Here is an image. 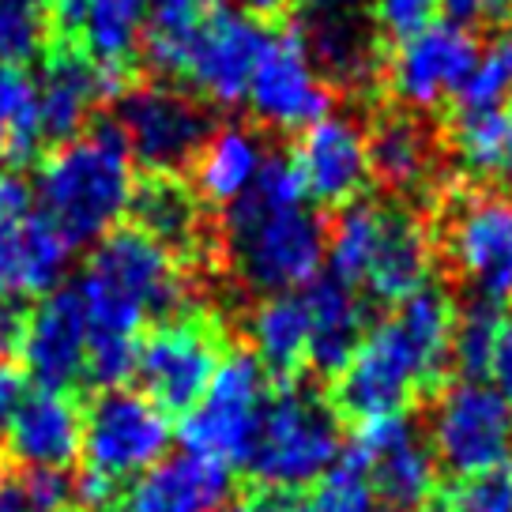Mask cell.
<instances>
[{
	"label": "cell",
	"mask_w": 512,
	"mask_h": 512,
	"mask_svg": "<svg viewBox=\"0 0 512 512\" xmlns=\"http://www.w3.org/2000/svg\"><path fill=\"white\" fill-rule=\"evenodd\" d=\"M181 256L162 249L136 226H113L76 279L87 313V377L98 392L121 388L136 373V351L147 317H177L185 302Z\"/></svg>",
	"instance_id": "6da1fadb"
},
{
	"label": "cell",
	"mask_w": 512,
	"mask_h": 512,
	"mask_svg": "<svg viewBox=\"0 0 512 512\" xmlns=\"http://www.w3.org/2000/svg\"><path fill=\"white\" fill-rule=\"evenodd\" d=\"M132 185V147L121 125L95 121L76 140L49 147L31 189L38 211L76 249L110 234L128 211Z\"/></svg>",
	"instance_id": "7a4b0ae2"
},
{
	"label": "cell",
	"mask_w": 512,
	"mask_h": 512,
	"mask_svg": "<svg viewBox=\"0 0 512 512\" xmlns=\"http://www.w3.org/2000/svg\"><path fill=\"white\" fill-rule=\"evenodd\" d=\"M174 441L170 415L140 388H106L83 415V475L76 482L83 512H102L117 490L166 460Z\"/></svg>",
	"instance_id": "3957f363"
},
{
	"label": "cell",
	"mask_w": 512,
	"mask_h": 512,
	"mask_svg": "<svg viewBox=\"0 0 512 512\" xmlns=\"http://www.w3.org/2000/svg\"><path fill=\"white\" fill-rule=\"evenodd\" d=\"M226 249L245 287L268 294H294L320 279V264L328 256V226L317 211L298 208H226Z\"/></svg>",
	"instance_id": "277c9868"
},
{
	"label": "cell",
	"mask_w": 512,
	"mask_h": 512,
	"mask_svg": "<svg viewBox=\"0 0 512 512\" xmlns=\"http://www.w3.org/2000/svg\"><path fill=\"white\" fill-rule=\"evenodd\" d=\"M343 456L339 415L328 400L302 384H279L268 396L260 437L249 456V475L275 494L320 482Z\"/></svg>",
	"instance_id": "5b68a950"
},
{
	"label": "cell",
	"mask_w": 512,
	"mask_h": 512,
	"mask_svg": "<svg viewBox=\"0 0 512 512\" xmlns=\"http://www.w3.org/2000/svg\"><path fill=\"white\" fill-rule=\"evenodd\" d=\"M332 381L336 384H332L328 403L336 407V415L354 418L358 426L407 415V407L418 396L441 388L422 362V354L411 347V339L403 336L392 317L369 328L358 351L351 354V362Z\"/></svg>",
	"instance_id": "8992f818"
},
{
	"label": "cell",
	"mask_w": 512,
	"mask_h": 512,
	"mask_svg": "<svg viewBox=\"0 0 512 512\" xmlns=\"http://www.w3.org/2000/svg\"><path fill=\"white\" fill-rule=\"evenodd\" d=\"M230 354L219 320L208 313H181L159 320L140 336L136 351V381L147 400L166 415H189L204 400L215 373Z\"/></svg>",
	"instance_id": "52a82bcc"
},
{
	"label": "cell",
	"mask_w": 512,
	"mask_h": 512,
	"mask_svg": "<svg viewBox=\"0 0 512 512\" xmlns=\"http://www.w3.org/2000/svg\"><path fill=\"white\" fill-rule=\"evenodd\" d=\"M268 373L249 351H230L215 373L204 400L181 418L177 437L185 452L204 456L215 464H249L268 407Z\"/></svg>",
	"instance_id": "ba28073f"
},
{
	"label": "cell",
	"mask_w": 512,
	"mask_h": 512,
	"mask_svg": "<svg viewBox=\"0 0 512 512\" xmlns=\"http://www.w3.org/2000/svg\"><path fill=\"white\" fill-rule=\"evenodd\" d=\"M332 98L336 95L313 61L302 27L290 19L272 23L268 46L256 61L245 95L256 121L283 132H305L332 113Z\"/></svg>",
	"instance_id": "9c48e42d"
},
{
	"label": "cell",
	"mask_w": 512,
	"mask_h": 512,
	"mask_svg": "<svg viewBox=\"0 0 512 512\" xmlns=\"http://www.w3.org/2000/svg\"><path fill=\"white\" fill-rule=\"evenodd\" d=\"M72 245L38 211L31 181L0 174V294L4 298H46L57 290Z\"/></svg>",
	"instance_id": "30bf717a"
},
{
	"label": "cell",
	"mask_w": 512,
	"mask_h": 512,
	"mask_svg": "<svg viewBox=\"0 0 512 512\" xmlns=\"http://www.w3.org/2000/svg\"><path fill=\"white\" fill-rule=\"evenodd\" d=\"M117 125L132 147V159L162 174L189 166L211 136L208 110L196 95L170 83H132L117 98Z\"/></svg>",
	"instance_id": "8fae6325"
},
{
	"label": "cell",
	"mask_w": 512,
	"mask_h": 512,
	"mask_svg": "<svg viewBox=\"0 0 512 512\" xmlns=\"http://www.w3.org/2000/svg\"><path fill=\"white\" fill-rule=\"evenodd\" d=\"M268 34L272 27L264 16L215 0L192 38L181 80L211 106L234 110L249 95V80H253L260 53L268 46Z\"/></svg>",
	"instance_id": "7c38bea8"
},
{
	"label": "cell",
	"mask_w": 512,
	"mask_h": 512,
	"mask_svg": "<svg viewBox=\"0 0 512 512\" xmlns=\"http://www.w3.org/2000/svg\"><path fill=\"white\" fill-rule=\"evenodd\" d=\"M430 448L460 479L501 464L512 452V407L486 381L448 384L433 407Z\"/></svg>",
	"instance_id": "4fadbf2b"
},
{
	"label": "cell",
	"mask_w": 512,
	"mask_h": 512,
	"mask_svg": "<svg viewBox=\"0 0 512 512\" xmlns=\"http://www.w3.org/2000/svg\"><path fill=\"white\" fill-rule=\"evenodd\" d=\"M354 464L366 471L369 486L381 505L396 512H418L437 497V456L430 437L407 415L381 418L358 426L351 448H343Z\"/></svg>",
	"instance_id": "5bb4252c"
},
{
	"label": "cell",
	"mask_w": 512,
	"mask_h": 512,
	"mask_svg": "<svg viewBox=\"0 0 512 512\" xmlns=\"http://www.w3.org/2000/svg\"><path fill=\"white\" fill-rule=\"evenodd\" d=\"M479 38L456 19H433L426 31L396 42L384 57L388 91L411 110H433L460 95V87L479 64Z\"/></svg>",
	"instance_id": "9a60e30c"
},
{
	"label": "cell",
	"mask_w": 512,
	"mask_h": 512,
	"mask_svg": "<svg viewBox=\"0 0 512 512\" xmlns=\"http://www.w3.org/2000/svg\"><path fill=\"white\" fill-rule=\"evenodd\" d=\"M448 260L475 287V298H512V196L479 192L456 200L445 230Z\"/></svg>",
	"instance_id": "2e32d148"
},
{
	"label": "cell",
	"mask_w": 512,
	"mask_h": 512,
	"mask_svg": "<svg viewBox=\"0 0 512 512\" xmlns=\"http://www.w3.org/2000/svg\"><path fill=\"white\" fill-rule=\"evenodd\" d=\"M23 373L34 388L72 392L87 377V313L76 287L49 290L27 317V336L19 351Z\"/></svg>",
	"instance_id": "e0dca14e"
},
{
	"label": "cell",
	"mask_w": 512,
	"mask_h": 512,
	"mask_svg": "<svg viewBox=\"0 0 512 512\" xmlns=\"http://www.w3.org/2000/svg\"><path fill=\"white\" fill-rule=\"evenodd\" d=\"M290 159L305 181V196H313L317 204L336 211L362 200L369 177H373L369 174L366 132L354 125L351 117L328 113L324 121L309 125L298 136Z\"/></svg>",
	"instance_id": "ac0fdd59"
},
{
	"label": "cell",
	"mask_w": 512,
	"mask_h": 512,
	"mask_svg": "<svg viewBox=\"0 0 512 512\" xmlns=\"http://www.w3.org/2000/svg\"><path fill=\"white\" fill-rule=\"evenodd\" d=\"M83 415L68 392L27 388L4 418V448L27 471H64L80 460Z\"/></svg>",
	"instance_id": "d6986e66"
},
{
	"label": "cell",
	"mask_w": 512,
	"mask_h": 512,
	"mask_svg": "<svg viewBox=\"0 0 512 512\" xmlns=\"http://www.w3.org/2000/svg\"><path fill=\"white\" fill-rule=\"evenodd\" d=\"M230 490V467L181 452L121 486L102 512H219Z\"/></svg>",
	"instance_id": "ffe728a7"
},
{
	"label": "cell",
	"mask_w": 512,
	"mask_h": 512,
	"mask_svg": "<svg viewBox=\"0 0 512 512\" xmlns=\"http://www.w3.org/2000/svg\"><path fill=\"white\" fill-rule=\"evenodd\" d=\"M34 87H38L42 140H49L53 147L76 140L87 128V117H91L98 98L110 95L106 76L72 46H49L42 80Z\"/></svg>",
	"instance_id": "44dd1931"
},
{
	"label": "cell",
	"mask_w": 512,
	"mask_h": 512,
	"mask_svg": "<svg viewBox=\"0 0 512 512\" xmlns=\"http://www.w3.org/2000/svg\"><path fill=\"white\" fill-rule=\"evenodd\" d=\"M430 234L411 208L400 204H381V223H377V241L369 256L366 287L381 302L411 298L415 290L430 283Z\"/></svg>",
	"instance_id": "7402d4cb"
},
{
	"label": "cell",
	"mask_w": 512,
	"mask_h": 512,
	"mask_svg": "<svg viewBox=\"0 0 512 512\" xmlns=\"http://www.w3.org/2000/svg\"><path fill=\"white\" fill-rule=\"evenodd\" d=\"M128 211L136 230H144L147 238H155L174 256L196 253L204 241V204L189 181H181V174L147 170L132 185Z\"/></svg>",
	"instance_id": "603a6c76"
},
{
	"label": "cell",
	"mask_w": 512,
	"mask_h": 512,
	"mask_svg": "<svg viewBox=\"0 0 512 512\" xmlns=\"http://www.w3.org/2000/svg\"><path fill=\"white\" fill-rule=\"evenodd\" d=\"M305 309H309V366H317L324 377H336L339 369L351 362V354L358 351V343L366 339V302L354 294L336 275L313 279L309 290L302 294Z\"/></svg>",
	"instance_id": "cb8c5ba5"
},
{
	"label": "cell",
	"mask_w": 512,
	"mask_h": 512,
	"mask_svg": "<svg viewBox=\"0 0 512 512\" xmlns=\"http://www.w3.org/2000/svg\"><path fill=\"white\" fill-rule=\"evenodd\" d=\"M264 144L253 128L245 125H223L211 128L204 147L196 151L192 166V192L200 196V204L211 208H230L249 192L264 166Z\"/></svg>",
	"instance_id": "d4e9b609"
},
{
	"label": "cell",
	"mask_w": 512,
	"mask_h": 512,
	"mask_svg": "<svg viewBox=\"0 0 512 512\" xmlns=\"http://www.w3.org/2000/svg\"><path fill=\"white\" fill-rule=\"evenodd\" d=\"M309 339L313 328L302 294H268L249 313V354L268 373V381L290 384L309 366Z\"/></svg>",
	"instance_id": "484cf974"
},
{
	"label": "cell",
	"mask_w": 512,
	"mask_h": 512,
	"mask_svg": "<svg viewBox=\"0 0 512 512\" xmlns=\"http://www.w3.org/2000/svg\"><path fill=\"white\" fill-rule=\"evenodd\" d=\"M369 174L388 189H415L430 170V144L426 132L407 113H388L366 136Z\"/></svg>",
	"instance_id": "4316f807"
},
{
	"label": "cell",
	"mask_w": 512,
	"mask_h": 512,
	"mask_svg": "<svg viewBox=\"0 0 512 512\" xmlns=\"http://www.w3.org/2000/svg\"><path fill=\"white\" fill-rule=\"evenodd\" d=\"M215 0H155L144 19V57L159 76L181 80V68Z\"/></svg>",
	"instance_id": "83f0119b"
},
{
	"label": "cell",
	"mask_w": 512,
	"mask_h": 512,
	"mask_svg": "<svg viewBox=\"0 0 512 512\" xmlns=\"http://www.w3.org/2000/svg\"><path fill=\"white\" fill-rule=\"evenodd\" d=\"M512 98V27L497 34L490 46H482L475 72L467 76L460 95L452 98V117L505 110Z\"/></svg>",
	"instance_id": "f1b7e54d"
},
{
	"label": "cell",
	"mask_w": 512,
	"mask_h": 512,
	"mask_svg": "<svg viewBox=\"0 0 512 512\" xmlns=\"http://www.w3.org/2000/svg\"><path fill=\"white\" fill-rule=\"evenodd\" d=\"M53 46V0H0V64L27 68Z\"/></svg>",
	"instance_id": "f546056e"
},
{
	"label": "cell",
	"mask_w": 512,
	"mask_h": 512,
	"mask_svg": "<svg viewBox=\"0 0 512 512\" xmlns=\"http://www.w3.org/2000/svg\"><path fill=\"white\" fill-rule=\"evenodd\" d=\"M0 121L8 125L12 162H31L46 144L38 125V87L23 68L12 64H0Z\"/></svg>",
	"instance_id": "4dcf8cb0"
},
{
	"label": "cell",
	"mask_w": 512,
	"mask_h": 512,
	"mask_svg": "<svg viewBox=\"0 0 512 512\" xmlns=\"http://www.w3.org/2000/svg\"><path fill=\"white\" fill-rule=\"evenodd\" d=\"M501 309L490 298H471L464 309H456V336H452V362L467 381H482L490 373L494 343L501 332Z\"/></svg>",
	"instance_id": "1f68e13d"
},
{
	"label": "cell",
	"mask_w": 512,
	"mask_h": 512,
	"mask_svg": "<svg viewBox=\"0 0 512 512\" xmlns=\"http://www.w3.org/2000/svg\"><path fill=\"white\" fill-rule=\"evenodd\" d=\"M302 512H396V509H388V505L377 501L366 471L343 452L339 464L317 482V490L309 494Z\"/></svg>",
	"instance_id": "d6a6232c"
},
{
	"label": "cell",
	"mask_w": 512,
	"mask_h": 512,
	"mask_svg": "<svg viewBox=\"0 0 512 512\" xmlns=\"http://www.w3.org/2000/svg\"><path fill=\"white\" fill-rule=\"evenodd\" d=\"M445 512H512V456L464 475L445 494Z\"/></svg>",
	"instance_id": "836d02e7"
},
{
	"label": "cell",
	"mask_w": 512,
	"mask_h": 512,
	"mask_svg": "<svg viewBox=\"0 0 512 512\" xmlns=\"http://www.w3.org/2000/svg\"><path fill=\"white\" fill-rule=\"evenodd\" d=\"M441 8V0H373V23L384 42H403L411 34L426 31Z\"/></svg>",
	"instance_id": "e575fe53"
},
{
	"label": "cell",
	"mask_w": 512,
	"mask_h": 512,
	"mask_svg": "<svg viewBox=\"0 0 512 512\" xmlns=\"http://www.w3.org/2000/svg\"><path fill=\"white\" fill-rule=\"evenodd\" d=\"M19 482H23V494L31 501V512H57L72 497V486L61 471H23Z\"/></svg>",
	"instance_id": "d590c367"
},
{
	"label": "cell",
	"mask_w": 512,
	"mask_h": 512,
	"mask_svg": "<svg viewBox=\"0 0 512 512\" xmlns=\"http://www.w3.org/2000/svg\"><path fill=\"white\" fill-rule=\"evenodd\" d=\"M27 317H31L27 305L0 294V362H16L19 358L23 336H27Z\"/></svg>",
	"instance_id": "8d00e7d4"
},
{
	"label": "cell",
	"mask_w": 512,
	"mask_h": 512,
	"mask_svg": "<svg viewBox=\"0 0 512 512\" xmlns=\"http://www.w3.org/2000/svg\"><path fill=\"white\" fill-rule=\"evenodd\" d=\"M490 377H494V388L501 392V400L512 407V309L501 317V332H497L494 358H490Z\"/></svg>",
	"instance_id": "74e56055"
},
{
	"label": "cell",
	"mask_w": 512,
	"mask_h": 512,
	"mask_svg": "<svg viewBox=\"0 0 512 512\" xmlns=\"http://www.w3.org/2000/svg\"><path fill=\"white\" fill-rule=\"evenodd\" d=\"M27 373L16 362H0V422L16 411V403L27 396Z\"/></svg>",
	"instance_id": "f35d334b"
},
{
	"label": "cell",
	"mask_w": 512,
	"mask_h": 512,
	"mask_svg": "<svg viewBox=\"0 0 512 512\" xmlns=\"http://www.w3.org/2000/svg\"><path fill=\"white\" fill-rule=\"evenodd\" d=\"M219 512H302V505H298L290 494H275V490H268V494H253V497H245V501L223 505Z\"/></svg>",
	"instance_id": "ab89813d"
},
{
	"label": "cell",
	"mask_w": 512,
	"mask_h": 512,
	"mask_svg": "<svg viewBox=\"0 0 512 512\" xmlns=\"http://www.w3.org/2000/svg\"><path fill=\"white\" fill-rule=\"evenodd\" d=\"M0 512H31V501L23 494V482L0 475Z\"/></svg>",
	"instance_id": "60d3db41"
},
{
	"label": "cell",
	"mask_w": 512,
	"mask_h": 512,
	"mask_svg": "<svg viewBox=\"0 0 512 512\" xmlns=\"http://www.w3.org/2000/svg\"><path fill=\"white\" fill-rule=\"evenodd\" d=\"M479 16H486L505 31V27H512V0H479Z\"/></svg>",
	"instance_id": "b9f144b4"
},
{
	"label": "cell",
	"mask_w": 512,
	"mask_h": 512,
	"mask_svg": "<svg viewBox=\"0 0 512 512\" xmlns=\"http://www.w3.org/2000/svg\"><path fill=\"white\" fill-rule=\"evenodd\" d=\"M497 181L512 185V110H509V128H505V140H501V155H497Z\"/></svg>",
	"instance_id": "7bdbcfd3"
},
{
	"label": "cell",
	"mask_w": 512,
	"mask_h": 512,
	"mask_svg": "<svg viewBox=\"0 0 512 512\" xmlns=\"http://www.w3.org/2000/svg\"><path fill=\"white\" fill-rule=\"evenodd\" d=\"M366 0H309V12H328V16H351Z\"/></svg>",
	"instance_id": "ee69618b"
},
{
	"label": "cell",
	"mask_w": 512,
	"mask_h": 512,
	"mask_svg": "<svg viewBox=\"0 0 512 512\" xmlns=\"http://www.w3.org/2000/svg\"><path fill=\"white\" fill-rule=\"evenodd\" d=\"M448 12H452V19L456 23H464V19L479 16V0H441Z\"/></svg>",
	"instance_id": "f6af8a7d"
},
{
	"label": "cell",
	"mask_w": 512,
	"mask_h": 512,
	"mask_svg": "<svg viewBox=\"0 0 512 512\" xmlns=\"http://www.w3.org/2000/svg\"><path fill=\"white\" fill-rule=\"evenodd\" d=\"M245 8L253 12V16H264V19H272L279 16L283 8H287V0H245Z\"/></svg>",
	"instance_id": "bcb514c9"
},
{
	"label": "cell",
	"mask_w": 512,
	"mask_h": 512,
	"mask_svg": "<svg viewBox=\"0 0 512 512\" xmlns=\"http://www.w3.org/2000/svg\"><path fill=\"white\" fill-rule=\"evenodd\" d=\"M12 162V144H8V125L0 121V166Z\"/></svg>",
	"instance_id": "7dc6e473"
},
{
	"label": "cell",
	"mask_w": 512,
	"mask_h": 512,
	"mask_svg": "<svg viewBox=\"0 0 512 512\" xmlns=\"http://www.w3.org/2000/svg\"><path fill=\"white\" fill-rule=\"evenodd\" d=\"M57 512H83L80 505H64V509H57Z\"/></svg>",
	"instance_id": "c3c4849f"
},
{
	"label": "cell",
	"mask_w": 512,
	"mask_h": 512,
	"mask_svg": "<svg viewBox=\"0 0 512 512\" xmlns=\"http://www.w3.org/2000/svg\"><path fill=\"white\" fill-rule=\"evenodd\" d=\"M0 448H4V441H0Z\"/></svg>",
	"instance_id": "681fc988"
}]
</instances>
